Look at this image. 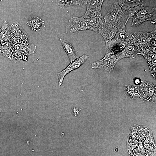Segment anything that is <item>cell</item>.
<instances>
[{
    "label": "cell",
    "instance_id": "cell-10",
    "mask_svg": "<svg viewBox=\"0 0 156 156\" xmlns=\"http://www.w3.org/2000/svg\"><path fill=\"white\" fill-rule=\"evenodd\" d=\"M105 0H90L86 5L87 9L83 15L85 19L90 18L100 17L102 5Z\"/></svg>",
    "mask_w": 156,
    "mask_h": 156
},
{
    "label": "cell",
    "instance_id": "cell-11",
    "mask_svg": "<svg viewBox=\"0 0 156 156\" xmlns=\"http://www.w3.org/2000/svg\"><path fill=\"white\" fill-rule=\"evenodd\" d=\"M140 52L134 46L127 44L125 47L122 50L115 54L118 60L125 57L132 58L139 56Z\"/></svg>",
    "mask_w": 156,
    "mask_h": 156
},
{
    "label": "cell",
    "instance_id": "cell-3",
    "mask_svg": "<svg viewBox=\"0 0 156 156\" xmlns=\"http://www.w3.org/2000/svg\"><path fill=\"white\" fill-rule=\"evenodd\" d=\"M131 18V26L138 27L143 23L150 21L153 24L156 22V8L143 6L134 14Z\"/></svg>",
    "mask_w": 156,
    "mask_h": 156
},
{
    "label": "cell",
    "instance_id": "cell-15",
    "mask_svg": "<svg viewBox=\"0 0 156 156\" xmlns=\"http://www.w3.org/2000/svg\"><path fill=\"white\" fill-rule=\"evenodd\" d=\"M118 2L125 13L130 8L140 5H144L145 0H118Z\"/></svg>",
    "mask_w": 156,
    "mask_h": 156
},
{
    "label": "cell",
    "instance_id": "cell-13",
    "mask_svg": "<svg viewBox=\"0 0 156 156\" xmlns=\"http://www.w3.org/2000/svg\"><path fill=\"white\" fill-rule=\"evenodd\" d=\"M11 28L8 21L4 20L0 28V44L11 40Z\"/></svg>",
    "mask_w": 156,
    "mask_h": 156
},
{
    "label": "cell",
    "instance_id": "cell-19",
    "mask_svg": "<svg viewBox=\"0 0 156 156\" xmlns=\"http://www.w3.org/2000/svg\"><path fill=\"white\" fill-rule=\"evenodd\" d=\"M57 6L60 8L78 5L77 0H55Z\"/></svg>",
    "mask_w": 156,
    "mask_h": 156
},
{
    "label": "cell",
    "instance_id": "cell-21",
    "mask_svg": "<svg viewBox=\"0 0 156 156\" xmlns=\"http://www.w3.org/2000/svg\"><path fill=\"white\" fill-rule=\"evenodd\" d=\"M78 5H85L86 6L87 3L90 0H77Z\"/></svg>",
    "mask_w": 156,
    "mask_h": 156
},
{
    "label": "cell",
    "instance_id": "cell-7",
    "mask_svg": "<svg viewBox=\"0 0 156 156\" xmlns=\"http://www.w3.org/2000/svg\"><path fill=\"white\" fill-rule=\"evenodd\" d=\"M11 40L14 44L29 43L26 32L18 23H14L11 25Z\"/></svg>",
    "mask_w": 156,
    "mask_h": 156
},
{
    "label": "cell",
    "instance_id": "cell-5",
    "mask_svg": "<svg viewBox=\"0 0 156 156\" xmlns=\"http://www.w3.org/2000/svg\"><path fill=\"white\" fill-rule=\"evenodd\" d=\"M88 30L87 22L83 16L70 18L66 26L65 33L70 34L77 31Z\"/></svg>",
    "mask_w": 156,
    "mask_h": 156
},
{
    "label": "cell",
    "instance_id": "cell-1",
    "mask_svg": "<svg viewBox=\"0 0 156 156\" xmlns=\"http://www.w3.org/2000/svg\"><path fill=\"white\" fill-rule=\"evenodd\" d=\"M156 27L150 32H136L130 34L126 40L127 44L135 47L140 52L143 49L156 43Z\"/></svg>",
    "mask_w": 156,
    "mask_h": 156
},
{
    "label": "cell",
    "instance_id": "cell-8",
    "mask_svg": "<svg viewBox=\"0 0 156 156\" xmlns=\"http://www.w3.org/2000/svg\"><path fill=\"white\" fill-rule=\"evenodd\" d=\"M118 30L113 25L105 21L103 16L100 26V34L104 40L106 47L115 37Z\"/></svg>",
    "mask_w": 156,
    "mask_h": 156
},
{
    "label": "cell",
    "instance_id": "cell-12",
    "mask_svg": "<svg viewBox=\"0 0 156 156\" xmlns=\"http://www.w3.org/2000/svg\"><path fill=\"white\" fill-rule=\"evenodd\" d=\"M125 26L124 27L121 29H118L115 37L106 47L107 50L118 43L126 41V39L129 36L130 34L126 31Z\"/></svg>",
    "mask_w": 156,
    "mask_h": 156
},
{
    "label": "cell",
    "instance_id": "cell-2",
    "mask_svg": "<svg viewBox=\"0 0 156 156\" xmlns=\"http://www.w3.org/2000/svg\"><path fill=\"white\" fill-rule=\"evenodd\" d=\"M105 21L108 22L118 29L126 26L129 20L127 15L123 12L118 2L114 3L103 16Z\"/></svg>",
    "mask_w": 156,
    "mask_h": 156
},
{
    "label": "cell",
    "instance_id": "cell-16",
    "mask_svg": "<svg viewBox=\"0 0 156 156\" xmlns=\"http://www.w3.org/2000/svg\"><path fill=\"white\" fill-rule=\"evenodd\" d=\"M13 42L11 40L0 44V55L12 60Z\"/></svg>",
    "mask_w": 156,
    "mask_h": 156
},
{
    "label": "cell",
    "instance_id": "cell-18",
    "mask_svg": "<svg viewBox=\"0 0 156 156\" xmlns=\"http://www.w3.org/2000/svg\"><path fill=\"white\" fill-rule=\"evenodd\" d=\"M44 23V21L41 18L35 16L31 17L27 23L31 29L34 31L40 30Z\"/></svg>",
    "mask_w": 156,
    "mask_h": 156
},
{
    "label": "cell",
    "instance_id": "cell-22",
    "mask_svg": "<svg viewBox=\"0 0 156 156\" xmlns=\"http://www.w3.org/2000/svg\"><path fill=\"white\" fill-rule=\"evenodd\" d=\"M136 80H137V82H135L136 84H138L140 82V81L139 80V79H136Z\"/></svg>",
    "mask_w": 156,
    "mask_h": 156
},
{
    "label": "cell",
    "instance_id": "cell-4",
    "mask_svg": "<svg viewBox=\"0 0 156 156\" xmlns=\"http://www.w3.org/2000/svg\"><path fill=\"white\" fill-rule=\"evenodd\" d=\"M118 61L115 54L107 50L104 57L101 59L92 63L91 68L112 72L115 65Z\"/></svg>",
    "mask_w": 156,
    "mask_h": 156
},
{
    "label": "cell",
    "instance_id": "cell-9",
    "mask_svg": "<svg viewBox=\"0 0 156 156\" xmlns=\"http://www.w3.org/2000/svg\"><path fill=\"white\" fill-rule=\"evenodd\" d=\"M36 47L33 44H14L12 46V55L11 60H21L23 55L34 53Z\"/></svg>",
    "mask_w": 156,
    "mask_h": 156
},
{
    "label": "cell",
    "instance_id": "cell-20",
    "mask_svg": "<svg viewBox=\"0 0 156 156\" xmlns=\"http://www.w3.org/2000/svg\"><path fill=\"white\" fill-rule=\"evenodd\" d=\"M81 109H79L78 107H73L72 109V114L75 116H78Z\"/></svg>",
    "mask_w": 156,
    "mask_h": 156
},
{
    "label": "cell",
    "instance_id": "cell-17",
    "mask_svg": "<svg viewBox=\"0 0 156 156\" xmlns=\"http://www.w3.org/2000/svg\"><path fill=\"white\" fill-rule=\"evenodd\" d=\"M103 16L100 17H90L85 19L87 22L88 30L100 34V26Z\"/></svg>",
    "mask_w": 156,
    "mask_h": 156
},
{
    "label": "cell",
    "instance_id": "cell-6",
    "mask_svg": "<svg viewBox=\"0 0 156 156\" xmlns=\"http://www.w3.org/2000/svg\"><path fill=\"white\" fill-rule=\"evenodd\" d=\"M89 57V55L86 54H84L81 56H79L75 60L70 62L69 65L65 68L58 73L57 75L59 86H60L62 85L64 78L67 74L81 66L86 62Z\"/></svg>",
    "mask_w": 156,
    "mask_h": 156
},
{
    "label": "cell",
    "instance_id": "cell-14",
    "mask_svg": "<svg viewBox=\"0 0 156 156\" xmlns=\"http://www.w3.org/2000/svg\"><path fill=\"white\" fill-rule=\"evenodd\" d=\"M60 41L68 57L70 62L79 57L77 55L75 50L71 43L61 38L60 39Z\"/></svg>",
    "mask_w": 156,
    "mask_h": 156
}]
</instances>
